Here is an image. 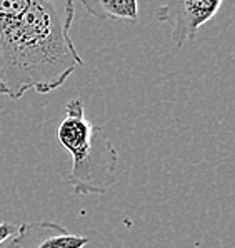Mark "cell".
Listing matches in <instances>:
<instances>
[{"label": "cell", "mask_w": 235, "mask_h": 248, "mask_svg": "<svg viewBox=\"0 0 235 248\" xmlns=\"http://www.w3.org/2000/svg\"><path fill=\"white\" fill-rule=\"evenodd\" d=\"M72 0H0V95L50 93L83 65L70 27Z\"/></svg>", "instance_id": "cell-1"}, {"label": "cell", "mask_w": 235, "mask_h": 248, "mask_svg": "<svg viewBox=\"0 0 235 248\" xmlns=\"http://www.w3.org/2000/svg\"><path fill=\"white\" fill-rule=\"evenodd\" d=\"M57 139L72 157L67 180L75 195H102L115 185L119 152L100 125L87 120L80 97L67 102Z\"/></svg>", "instance_id": "cell-2"}, {"label": "cell", "mask_w": 235, "mask_h": 248, "mask_svg": "<svg viewBox=\"0 0 235 248\" xmlns=\"http://www.w3.org/2000/svg\"><path fill=\"white\" fill-rule=\"evenodd\" d=\"M222 0H170L158 7L155 18L172 27V40L177 47L195 40L204 24L217 15Z\"/></svg>", "instance_id": "cell-3"}, {"label": "cell", "mask_w": 235, "mask_h": 248, "mask_svg": "<svg viewBox=\"0 0 235 248\" xmlns=\"http://www.w3.org/2000/svg\"><path fill=\"white\" fill-rule=\"evenodd\" d=\"M89 242V236L70 233L65 227L50 220H40L20 223L10 248H83Z\"/></svg>", "instance_id": "cell-4"}, {"label": "cell", "mask_w": 235, "mask_h": 248, "mask_svg": "<svg viewBox=\"0 0 235 248\" xmlns=\"http://www.w3.org/2000/svg\"><path fill=\"white\" fill-rule=\"evenodd\" d=\"M82 5L97 20H139L135 0H82Z\"/></svg>", "instance_id": "cell-5"}, {"label": "cell", "mask_w": 235, "mask_h": 248, "mask_svg": "<svg viewBox=\"0 0 235 248\" xmlns=\"http://www.w3.org/2000/svg\"><path fill=\"white\" fill-rule=\"evenodd\" d=\"M18 230H20V225L14 222H0V245L9 240H14L17 236Z\"/></svg>", "instance_id": "cell-6"}]
</instances>
